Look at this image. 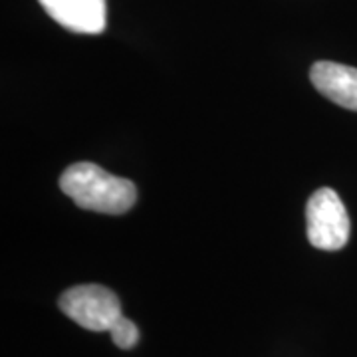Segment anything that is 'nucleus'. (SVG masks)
Here are the masks:
<instances>
[{
    "instance_id": "423d86ee",
    "label": "nucleus",
    "mask_w": 357,
    "mask_h": 357,
    "mask_svg": "<svg viewBox=\"0 0 357 357\" xmlns=\"http://www.w3.org/2000/svg\"><path fill=\"white\" fill-rule=\"evenodd\" d=\"M112 333V340H114V344L117 347H121V349H131V347H135L137 342H139V330H137V326L128 318H121L117 319L114 324V328L109 330Z\"/></svg>"
},
{
    "instance_id": "20e7f679",
    "label": "nucleus",
    "mask_w": 357,
    "mask_h": 357,
    "mask_svg": "<svg viewBox=\"0 0 357 357\" xmlns=\"http://www.w3.org/2000/svg\"><path fill=\"white\" fill-rule=\"evenodd\" d=\"M42 8L66 30L76 34H102L105 0H38Z\"/></svg>"
},
{
    "instance_id": "39448f33",
    "label": "nucleus",
    "mask_w": 357,
    "mask_h": 357,
    "mask_svg": "<svg viewBox=\"0 0 357 357\" xmlns=\"http://www.w3.org/2000/svg\"><path fill=\"white\" fill-rule=\"evenodd\" d=\"M310 79L324 98L357 112V68L324 60L312 66Z\"/></svg>"
},
{
    "instance_id": "7ed1b4c3",
    "label": "nucleus",
    "mask_w": 357,
    "mask_h": 357,
    "mask_svg": "<svg viewBox=\"0 0 357 357\" xmlns=\"http://www.w3.org/2000/svg\"><path fill=\"white\" fill-rule=\"evenodd\" d=\"M58 306L68 318L89 332H109L121 318L119 298L100 284H82L66 290Z\"/></svg>"
},
{
    "instance_id": "f03ea898",
    "label": "nucleus",
    "mask_w": 357,
    "mask_h": 357,
    "mask_svg": "<svg viewBox=\"0 0 357 357\" xmlns=\"http://www.w3.org/2000/svg\"><path fill=\"white\" fill-rule=\"evenodd\" d=\"M307 241L319 250H340L349 241V215L340 195L321 187L310 197L306 204Z\"/></svg>"
},
{
    "instance_id": "f257e3e1",
    "label": "nucleus",
    "mask_w": 357,
    "mask_h": 357,
    "mask_svg": "<svg viewBox=\"0 0 357 357\" xmlns=\"http://www.w3.org/2000/svg\"><path fill=\"white\" fill-rule=\"evenodd\" d=\"M60 189L84 211L103 215H123L137 201V187L115 177L93 163L68 167L60 177Z\"/></svg>"
}]
</instances>
